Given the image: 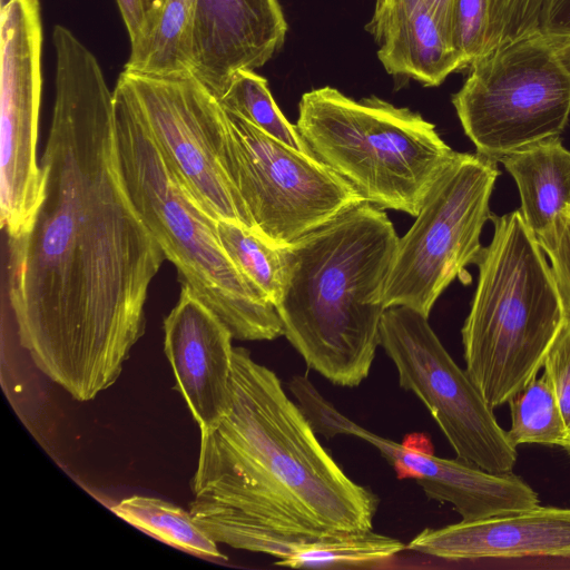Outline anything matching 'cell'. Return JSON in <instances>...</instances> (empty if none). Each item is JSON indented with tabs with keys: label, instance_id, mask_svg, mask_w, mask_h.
I'll return each mask as SVG.
<instances>
[{
	"label": "cell",
	"instance_id": "obj_1",
	"mask_svg": "<svg viewBox=\"0 0 570 570\" xmlns=\"http://www.w3.org/2000/svg\"><path fill=\"white\" fill-rule=\"evenodd\" d=\"M52 42L42 198L30 226L8 237V296L36 366L90 401L117 381L144 334L148 289L166 257L125 184L114 91L97 58L65 26Z\"/></svg>",
	"mask_w": 570,
	"mask_h": 570
},
{
	"label": "cell",
	"instance_id": "obj_25",
	"mask_svg": "<svg viewBox=\"0 0 570 570\" xmlns=\"http://www.w3.org/2000/svg\"><path fill=\"white\" fill-rule=\"evenodd\" d=\"M489 19V0H452L449 38L464 68L483 53Z\"/></svg>",
	"mask_w": 570,
	"mask_h": 570
},
{
	"label": "cell",
	"instance_id": "obj_21",
	"mask_svg": "<svg viewBox=\"0 0 570 570\" xmlns=\"http://www.w3.org/2000/svg\"><path fill=\"white\" fill-rule=\"evenodd\" d=\"M508 404L511 428L507 432L515 446L540 444L564 449L568 441L566 423L552 382L544 371L512 396Z\"/></svg>",
	"mask_w": 570,
	"mask_h": 570
},
{
	"label": "cell",
	"instance_id": "obj_28",
	"mask_svg": "<svg viewBox=\"0 0 570 570\" xmlns=\"http://www.w3.org/2000/svg\"><path fill=\"white\" fill-rule=\"evenodd\" d=\"M541 32L552 43L570 37V0H546Z\"/></svg>",
	"mask_w": 570,
	"mask_h": 570
},
{
	"label": "cell",
	"instance_id": "obj_13",
	"mask_svg": "<svg viewBox=\"0 0 570 570\" xmlns=\"http://www.w3.org/2000/svg\"><path fill=\"white\" fill-rule=\"evenodd\" d=\"M288 387L316 433L327 439L350 435L380 451L399 479H414L425 495L450 503L462 520H478L531 508L538 493L512 472H490L460 458L445 459L425 451L414 439L397 443L375 434L340 412L311 383L295 375Z\"/></svg>",
	"mask_w": 570,
	"mask_h": 570
},
{
	"label": "cell",
	"instance_id": "obj_27",
	"mask_svg": "<svg viewBox=\"0 0 570 570\" xmlns=\"http://www.w3.org/2000/svg\"><path fill=\"white\" fill-rule=\"evenodd\" d=\"M543 371L554 387L568 432L563 450L570 455V316L563 322L546 356Z\"/></svg>",
	"mask_w": 570,
	"mask_h": 570
},
{
	"label": "cell",
	"instance_id": "obj_9",
	"mask_svg": "<svg viewBox=\"0 0 570 570\" xmlns=\"http://www.w3.org/2000/svg\"><path fill=\"white\" fill-rule=\"evenodd\" d=\"M225 112L230 178L257 234L271 245L286 246L365 202L316 157Z\"/></svg>",
	"mask_w": 570,
	"mask_h": 570
},
{
	"label": "cell",
	"instance_id": "obj_5",
	"mask_svg": "<svg viewBox=\"0 0 570 570\" xmlns=\"http://www.w3.org/2000/svg\"><path fill=\"white\" fill-rule=\"evenodd\" d=\"M490 219L493 237L476 262L478 285L461 334L465 371L494 409L537 376L569 315L521 212Z\"/></svg>",
	"mask_w": 570,
	"mask_h": 570
},
{
	"label": "cell",
	"instance_id": "obj_16",
	"mask_svg": "<svg viewBox=\"0 0 570 570\" xmlns=\"http://www.w3.org/2000/svg\"><path fill=\"white\" fill-rule=\"evenodd\" d=\"M406 549L445 560L570 559V508L540 504L443 528H426Z\"/></svg>",
	"mask_w": 570,
	"mask_h": 570
},
{
	"label": "cell",
	"instance_id": "obj_2",
	"mask_svg": "<svg viewBox=\"0 0 570 570\" xmlns=\"http://www.w3.org/2000/svg\"><path fill=\"white\" fill-rule=\"evenodd\" d=\"M189 512L217 543L372 529L377 495L350 479L271 368L234 347L230 404L200 433Z\"/></svg>",
	"mask_w": 570,
	"mask_h": 570
},
{
	"label": "cell",
	"instance_id": "obj_19",
	"mask_svg": "<svg viewBox=\"0 0 570 570\" xmlns=\"http://www.w3.org/2000/svg\"><path fill=\"white\" fill-rule=\"evenodd\" d=\"M196 0H157L124 70L157 77L189 73V29Z\"/></svg>",
	"mask_w": 570,
	"mask_h": 570
},
{
	"label": "cell",
	"instance_id": "obj_24",
	"mask_svg": "<svg viewBox=\"0 0 570 570\" xmlns=\"http://www.w3.org/2000/svg\"><path fill=\"white\" fill-rule=\"evenodd\" d=\"M546 0H489V19L483 53L541 32ZM480 57V58H481Z\"/></svg>",
	"mask_w": 570,
	"mask_h": 570
},
{
	"label": "cell",
	"instance_id": "obj_6",
	"mask_svg": "<svg viewBox=\"0 0 570 570\" xmlns=\"http://www.w3.org/2000/svg\"><path fill=\"white\" fill-rule=\"evenodd\" d=\"M296 128L312 154L365 202L417 216L454 151L419 112L335 88L305 92Z\"/></svg>",
	"mask_w": 570,
	"mask_h": 570
},
{
	"label": "cell",
	"instance_id": "obj_15",
	"mask_svg": "<svg viewBox=\"0 0 570 570\" xmlns=\"http://www.w3.org/2000/svg\"><path fill=\"white\" fill-rule=\"evenodd\" d=\"M166 356L176 386L200 433L214 428L230 404L232 340L227 326L189 289L164 321Z\"/></svg>",
	"mask_w": 570,
	"mask_h": 570
},
{
	"label": "cell",
	"instance_id": "obj_11",
	"mask_svg": "<svg viewBox=\"0 0 570 570\" xmlns=\"http://www.w3.org/2000/svg\"><path fill=\"white\" fill-rule=\"evenodd\" d=\"M381 346L396 367L400 386L426 406L458 458L490 472H512L517 446L466 371L448 353L428 317L406 306L386 308Z\"/></svg>",
	"mask_w": 570,
	"mask_h": 570
},
{
	"label": "cell",
	"instance_id": "obj_17",
	"mask_svg": "<svg viewBox=\"0 0 570 570\" xmlns=\"http://www.w3.org/2000/svg\"><path fill=\"white\" fill-rule=\"evenodd\" d=\"M366 29L390 75L435 87L464 69L446 26L425 0H376Z\"/></svg>",
	"mask_w": 570,
	"mask_h": 570
},
{
	"label": "cell",
	"instance_id": "obj_10",
	"mask_svg": "<svg viewBox=\"0 0 570 570\" xmlns=\"http://www.w3.org/2000/svg\"><path fill=\"white\" fill-rule=\"evenodd\" d=\"M117 85L202 208L216 220L257 234L229 175L228 125L218 100L193 76L157 77L124 70Z\"/></svg>",
	"mask_w": 570,
	"mask_h": 570
},
{
	"label": "cell",
	"instance_id": "obj_29",
	"mask_svg": "<svg viewBox=\"0 0 570 570\" xmlns=\"http://www.w3.org/2000/svg\"><path fill=\"white\" fill-rule=\"evenodd\" d=\"M127 29L130 43L142 32L157 0H116Z\"/></svg>",
	"mask_w": 570,
	"mask_h": 570
},
{
	"label": "cell",
	"instance_id": "obj_3",
	"mask_svg": "<svg viewBox=\"0 0 570 570\" xmlns=\"http://www.w3.org/2000/svg\"><path fill=\"white\" fill-rule=\"evenodd\" d=\"M397 240L386 213L364 202L282 246L284 286L275 307L284 336L333 384L357 386L370 373Z\"/></svg>",
	"mask_w": 570,
	"mask_h": 570
},
{
	"label": "cell",
	"instance_id": "obj_26",
	"mask_svg": "<svg viewBox=\"0 0 570 570\" xmlns=\"http://www.w3.org/2000/svg\"><path fill=\"white\" fill-rule=\"evenodd\" d=\"M550 262L558 288L570 316V207L544 232L535 235Z\"/></svg>",
	"mask_w": 570,
	"mask_h": 570
},
{
	"label": "cell",
	"instance_id": "obj_23",
	"mask_svg": "<svg viewBox=\"0 0 570 570\" xmlns=\"http://www.w3.org/2000/svg\"><path fill=\"white\" fill-rule=\"evenodd\" d=\"M218 102L286 146L314 156L299 135L276 105L267 81L254 70H240L233 77ZM315 157V156H314Z\"/></svg>",
	"mask_w": 570,
	"mask_h": 570
},
{
	"label": "cell",
	"instance_id": "obj_18",
	"mask_svg": "<svg viewBox=\"0 0 570 570\" xmlns=\"http://www.w3.org/2000/svg\"><path fill=\"white\" fill-rule=\"evenodd\" d=\"M520 194L521 215L534 235L570 207V151L550 137L500 159Z\"/></svg>",
	"mask_w": 570,
	"mask_h": 570
},
{
	"label": "cell",
	"instance_id": "obj_4",
	"mask_svg": "<svg viewBox=\"0 0 570 570\" xmlns=\"http://www.w3.org/2000/svg\"><path fill=\"white\" fill-rule=\"evenodd\" d=\"M121 171L141 219L189 289L240 341L284 335L276 307L247 283L228 257L217 220L180 181L125 90L114 89Z\"/></svg>",
	"mask_w": 570,
	"mask_h": 570
},
{
	"label": "cell",
	"instance_id": "obj_8",
	"mask_svg": "<svg viewBox=\"0 0 570 570\" xmlns=\"http://www.w3.org/2000/svg\"><path fill=\"white\" fill-rule=\"evenodd\" d=\"M497 164L478 153H455L414 224L399 237L382 294L385 308L406 306L429 318L444 289L476 264L481 232L492 216Z\"/></svg>",
	"mask_w": 570,
	"mask_h": 570
},
{
	"label": "cell",
	"instance_id": "obj_14",
	"mask_svg": "<svg viewBox=\"0 0 570 570\" xmlns=\"http://www.w3.org/2000/svg\"><path fill=\"white\" fill-rule=\"evenodd\" d=\"M277 0H196L189 29V73L217 100L240 70L264 66L285 39Z\"/></svg>",
	"mask_w": 570,
	"mask_h": 570
},
{
	"label": "cell",
	"instance_id": "obj_20",
	"mask_svg": "<svg viewBox=\"0 0 570 570\" xmlns=\"http://www.w3.org/2000/svg\"><path fill=\"white\" fill-rule=\"evenodd\" d=\"M111 511L140 531L184 552L227 560L190 512L156 498L134 495L114 504Z\"/></svg>",
	"mask_w": 570,
	"mask_h": 570
},
{
	"label": "cell",
	"instance_id": "obj_30",
	"mask_svg": "<svg viewBox=\"0 0 570 570\" xmlns=\"http://www.w3.org/2000/svg\"><path fill=\"white\" fill-rule=\"evenodd\" d=\"M436 16L444 22L449 33V16L452 0H425Z\"/></svg>",
	"mask_w": 570,
	"mask_h": 570
},
{
	"label": "cell",
	"instance_id": "obj_22",
	"mask_svg": "<svg viewBox=\"0 0 570 570\" xmlns=\"http://www.w3.org/2000/svg\"><path fill=\"white\" fill-rule=\"evenodd\" d=\"M223 248L247 283L274 306L284 286L282 246L267 243L254 232L228 220H217Z\"/></svg>",
	"mask_w": 570,
	"mask_h": 570
},
{
	"label": "cell",
	"instance_id": "obj_7",
	"mask_svg": "<svg viewBox=\"0 0 570 570\" xmlns=\"http://www.w3.org/2000/svg\"><path fill=\"white\" fill-rule=\"evenodd\" d=\"M452 104L476 153L499 163L561 135L570 116V71L538 32L476 59Z\"/></svg>",
	"mask_w": 570,
	"mask_h": 570
},
{
	"label": "cell",
	"instance_id": "obj_12",
	"mask_svg": "<svg viewBox=\"0 0 570 570\" xmlns=\"http://www.w3.org/2000/svg\"><path fill=\"white\" fill-rule=\"evenodd\" d=\"M0 39V215L7 237H13L30 226L42 198L37 161L42 89L39 0H7Z\"/></svg>",
	"mask_w": 570,
	"mask_h": 570
}]
</instances>
